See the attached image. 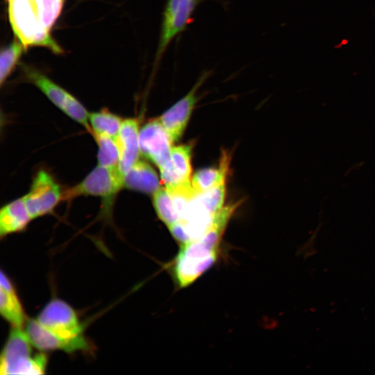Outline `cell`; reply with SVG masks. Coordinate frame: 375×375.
Here are the masks:
<instances>
[{"label": "cell", "instance_id": "14", "mask_svg": "<svg viewBox=\"0 0 375 375\" xmlns=\"http://www.w3.org/2000/svg\"><path fill=\"white\" fill-rule=\"evenodd\" d=\"M31 220L22 197L6 204L0 210L1 238L25 231Z\"/></svg>", "mask_w": 375, "mask_h": 375}, {"label": "cell", "instance_id": "10", "mask_svg": "<svg viewBox=\"0 0 375 375\" xmlns=\"http://www.w3.org/2000/svg\"><path fill=\"white\" fill-rule=\"evenodd\" d=\"M172 143L159 118L149 121L140 130V153L153 162L158 169L169 161L173 148Z\"/></svg>", "mask_w": 375, "mask_h": 375}, {"label": "cell", "instance_id": "15", "mask_svg": "<svg viewBox=\"0 0 375 375\" xmlns=\"http://www.w3.org/2000/svg\"><path fill=\"white\" fill-rule=\"evenodd\" d=\"M160 185L154 169L142 160H138L124 176V188L147 194H153Z\"/></svg>", "mask_w": 375, "mask_h": 375}, {"label": "cell", "instance_id": "5", "mask_svg": "<svg viewBox=\"0 0 375 375\" xmlns=\"http://www.w3.org/2000/svg\"><path fill=\"white\" fill-rule=\"evenodd\" d=\"M8 17L12 29L26 49L33 46L44 47L56 54L63 53L40 22L33 0H9Z\"/></svg>", "mask_w": 375, "mask_h": 375}, {"label": "cell", "instance_id": "9", "mask_svg": "<svg viewBox=\"0 0 375 375\" xmlns=\"http://www.w3.org/2000/svg\"><path fill=\"white\" fill-rule=\"evenodd\" d=\"M199 0H167L161 23L160 39L155 58V67L169 44L193 19V15Z\"/></svg>", "mask_w": 375, "mask_h": 375}, {"label": "cell", "instance_id": "2", "mask_svg": "<svg viewBox=\"0 0 375 375\" xmlns=\"http://www.w3.org/2000/svg\"><path fill=\"white\" fill-rule=\"evenodd\" d=\"M238 206L239 202L224 206L203 234L181 244L172 266L178 286H189L215 264L223 235Z\"/></svg>", "mask_w": 375, "mask_h": 375}, {"label": "cell", "instance_id": "17", "mask_svg": "<svg viewBox=\"0 0 375 375\" xmlns=\"http://www.w3.org/2000/svg\"><path fill=\"white\" fill-rule=\"evenodd\" d=\"M123 119L119 115L102 109L89 114L90 134L105 135L117 138Z\"/></svg>", "mask_w": 375, "mask_h": 375}, {"label": "cell", "instance_id": "16", "mask_svg": "<svg viewBox=\"0 0 375 375\" xmlns=\"http://www.w3.org/2000/svg\"><path fill=\"white\" fill-rule=\"evenodd\" d=\"M230 160V154L226 151H223L217 167L197 171L192 178L194 196L226 183Z\"/></svg>", "mask_w": 375, "mask_h": 375}, {"label": "cell", "instance_id": "22", "mask_svg": "<svg viewBox=\"0 0 375 375\" xmlns=\"http://www.w3.org/2000/svg\"><path fill=\"white\" fill-rule=\"evenodd\" d=\"M63 2H65V0H62Z\"/></svg>", "mask_w": 375, "mask_h": 375}, {"label": "cell", "instance_id": "18", "mask_svg": "<svg viewBox=\"0 0 375 375\" xmlns=\"http://www.w3.org/2000/svg\"><path fill=\"white\" fill-rule=\"evenodd\" d=\"M98 146V165L110 168H119V150L116 138L93 134Z\"/></svg>", "mask_w": 375, "mask_h": 375}, {"label": "cell", "instance_id": "19", "mask_svg": "<svg viewBox=\"0 0 375 375\" xmlns=\"http://www.w3.org/2000/svg\"><path fill=\"white\" fill-rule=\"evenodd\" d=\"M152 196L153 204L158 218L167 227L178 222L179 217L174 199L165 188H160Z\"/></svg>", "mask_w": 375, "mask_h": 375}, {"label": "cell", "instance_id": "3", "mask_svg": "<svg viewBox=\"0 0 375 375\" xmlns=\"http://www.w3.org/2000/svg\"><path fill=\"white\" fill-rule=\"evenodd\" d=\"M47 365V352L33 346L24 328L11 327L0 356V374H44Z\"/></svg>", "mask_w": 375, "mask_h": 375}, {"label": "cell", "instance_id": "7", "mask_svg": "<svg viewBox=\"0 0 375 375\" xmlns=\"http://www.w3.org/2000/svg\"><path fill=\"white\" fill-rule=\"evenodd\" d=\"M192 148L190 144L173 147L169 161L159 168L161 183L173 198L190 200L195 197L192 185Z\"/></svg>", "mask_w": 375, "mask_h": 375}, {"label": "cell", "instance_id": "6", "mask_svg": "<svg viewBox=\"0 0 375 375\" xmlns=\"http://www.w3.org/2000/svg\"><path fill=\"white\" fill-rule=\"evenodd\" d=\"M21 69L28 82L36 86L58 108L90 133V112L75 97L34 67L22 64Z\"/></svg>", "mask_w": 375, "mask_h": 375}, {"label": "cell", "instance_id": "12", "mask_svg": "<svg viewBox=\"0 0 375 375\" xmlns=\"http://www.w3.org/2000/svg\"><path fill=\"white\" fill-rule=\"evenodd\" d=\"M0 277V314L10 327L24 328L29 318L16 287L3 270Z\"/></svg>", "mask_w": 375, "mask_h": 375}, {"label": "cell", "instance_id": "21", "mask_svg": "<svg viewBox=\"0 0 375 375\" xmlns=\"http://www.w3.org/2000/svg\"><path fill=\"white\" fill-rule=\"evenodd\" d=\"M42 24L50 31L60 15L64 2L62 0H33Z\"/></svg>", "mask_w": 375, "mask_h": 375}, {"label": "cell", "instance_id": "23", "mask_svg": "<svg viewBox=\"0 0 375 375\" xmlns=\"http://www.w3.org/2000/svg\"><path fill=\"white\" fill-rule=\"evenodd\" d=\"M7 1H8L9 0H7Z\"/></svg>", "mask_w": 375, "mask_h": 375}, {"label": "cell", "instance_id": "8", "mask_svg": "<svg viewBox=\"0 0 375 375\" xmlns=\"http://www.w3.org/2000/svg\"><path fill=\"white\" fill-rule=\"evenodd\" d=\"M62 192L52 174L45 169L38 171L28 192L22 197L31 219L52 213L62 201Z\"/></svg>", "mask_w": 375, "mask_h": 375}, {"label": "cell", "instance_id": "1", "mask_svg": "<svg viewBox=\"0 0 375 375\" xmlns=\"http://www.w3.org/2000/svg\"><path fill=\"white\" fill-rule=\"evenodd\" d=\"M24 329L33 346L44 352L73 353L92 349L77 311L59 298L51 299L35 317L28 319Z\"/></svg>", "mask_w": 375, "mask_h": 375}, {"label": "cell", "instance_id": "4", "mask_svg": "<svg viewBox=\"0 0 375 375\" xmlns=\"http://www.w3.org/2000/svg\"><path fill=\"white\" fill-rule=\"evenodd\" d=\"M124 188V176L119 168L97 165L80 183L62 192V201L81 196H94L102 199L101 216L110 220L114 200Z\"/></svg>", "mask_w": 375, "mask_h": 375}, {"label": "cell", "instance_id": "20", "mask_svg": "<svg viewBox=\"0 0 375 375\" xmlns=\"http://www.w3.org/2000/svg\"><path fill=\"white\" fill-rule=\"evenodd\" d=\"M27 49L16 38L10 44L3 48L0 55V84L2 86Z\"/></svg>", "mask_w": 375, "mask_h": 375}, {"label": "cell", "instance_id": "11", "mask_svg": "<svg viewBox=\"0 0 375 375\" xmlns=\"http://www.w3.org/2000/svg\"><path fill=\"white\" fill-rule=\"evenodd\" d=\"M209 75L208 72L202 74L192 89L159 117L173 142L181 138L197 102V91Z\"/></svg>", "mask_w": 375, "mask_h": 375}, {"label": "cell", "instance_id": "13", "mask_svg": "<svg viewBox=\"0 0 375 375\" xmlns=\"http://www.w3.org/2000/svg\"><path fill=\"white\" fill-rule=\"evenodd\" d=\"M140 130L137 118L123 119L116 138L119 150V169L123 176L140 160Z\"/></svg>", "mask_w": 375, "mask_h": 375}]
</instances>
